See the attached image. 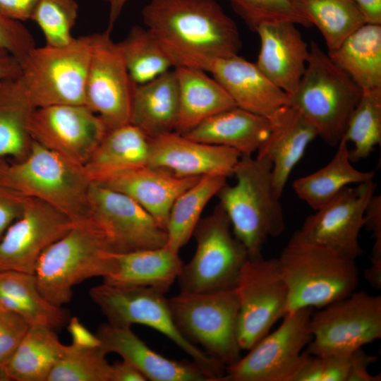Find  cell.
Here are the masks:
<instances>
[{"label":"cell","instance_id":"6da1fadb","mask_svg":"<svg viewBox=\"0 0 381 381\" xmlns=\"http://www.w3.org/2000/svg\"><path fill=\"white\" fill-rule=\"evenodd\" d=\"M142 17L174 68L203 71L210 61L237 55L241 48L235 22L215 0H150Z\"/></svg>","mask_w":381,"mask_h":381},{"label":"cell","instance_id":"7a4b0ae2","mask_svg":"<svg viewBox=\"0 0 381 381\" xmlns=\"http://www.w3.org/2000/svg\"><path fill=\"white\" fill-rule=\"evenodd\" d=\"M272 169L266 157L242 155L233 173L236 183H226L217 194L234 235L251 258L262 256V248L268 238L279 236L285 228Z\"/></svg>","mask_w":381,"mask_h":381},{"label":"cell","instance_id":"3957f363","mask_svg":"<svg viewBox=\"0 0 381 381\" xmlns=\"http://www.w3.org/2000/svg\"><path fill=\"white\" fill-rule=\"evenodd\" d=\"M92 182L83 167L33 140L23 159H0L1 184L46 202L75 223L90 219Z\"/></svg>","mask_w":381,"mask_h":381},{"label":"cell","instance_id":"277c9868","mask_svg":"<svg viewBox=\"0 0 381 381\" xmlns=\"http://www.w3.org/2000/svg\"><path fill=\"white\" fill-rule=\"evenodd\" d=\"M277 260L288 289L286 313L322 308L351 294L358 286L356 260L293 235Z\"/></svg>","mask_w":381,"mask_h":381},{"label":"cell","instance_id":"5b68a950","mask_svg":"<svg viewBox=\"0 0 381 381\" xmlns=\"http://www.w3.org/2000/svg\"><path fill=\"white\" fill-rule=\"evenodd\" d=\"M115 266L104 234L87 219L75 223L44 250L34 275L44 297L62 306L71 300L74 286L92 277L104 279L114 272Z\"/></svg>","mask_w":381,"mask_h":381},{"label":"cell","instance_id":"8992f818","mask_svg":"<svg viewBox=\"0 0 381 381\" xmlns=\"http://www.w3.org/2000/svg\"><path fill=\"white\" fill-rule=\"evenodd\" d=\"M363 91L320 46L310 42L305 72L290 97L328 145L337 146Z\"/></svg>","mask_w":381,"mask_h":381},{"label":"cell","instance_id":"52a82bcc","mask_svg":"<svg viewBox=\"0 0 381 381\" xmlns=\"http://www.w3.org/2000/svg\"><path fill=\"white\" fill-rule=\"evenodd\" d=\"M111 325L147 326L165 335L188 354L209 377L222 381L226 366L190 341L177 327L164 294L150 287L119 286L103 282L89 291Z\"/></svg>","mask_w":381,"mask_h":381},{"label":"cell","instance_id":"ba28073f","mask_svg":"<svg viewBox=\"0 0 381 381\" xmlns=\"http://www.w3.org/2000/svg\"><path fill=\"white\" fill-rule=\"evenodd\" d=\"M90 52V35L30 49L19 61L20 78L34 106L85 104Z\"/></svg>","mask_w":381,"mask_h":381},{"label":"cell","instance_id":"9c48e42d","mask_svg":"<svg viewBox=\"0 0 381 381\" xmlns=\"http://www.w3.org/2000/svg\"><path fill=\"white\" fill-rule=\"evenodd\" d=\"M193 236L196 241L195 253L183 265L177 279L181 292L209 293L234 288L248 254L219 204L200 219Z\"/></svg>","mask_w":381,"mask_h":381},{"label":"cell","instance_id":"30bf717a","mask_svg":"<svg viewBox=\"0 0 381 381\" xmlns=\"http://www.w3.org/2000/svg\"><path fill=\"white\" fill-rule=\"evenodd\" d=\"M174 320L193 343L226 367L240 358L237 338L238 301L234 288L186 293L168 299Z\"/></svg>","mask_w":381,"mask_h":381},{"label":"cell","instance_id":"8fae6325","mask_svg":"<svg viewBox=\"0 0 381 381\" xmlns=\"http://www.w3.org/2000/svg\"><path fill=\"white\" fill-rule=\"evenodd\" d=\"M312 308L287 313L277 329L267 334L244 356L225 368L223 381H294L310 354Z\"/></svg>","mask_w":381,"mask_h":381},{"label":"cell","instance_id":"7c38bea8","mask_svg":"<svg viewBox=\"0 0 381 381\" xmlns=\"http://www.w3.org/2000/svg\"><path fill=\"white\" fill-rule=\"evenodd\" d=\"M313 313L308 352L349 358L381 337V296L354 291Z\"/></svg>","mask_w":381,"mask_h":381},{"label":"cell","instance_id":"4fadbf2b","mask_svg":"<svg viewBox=\"0 0 381 381\" xmlns=\"http://www.w3.org/2000/svg\"><path fill=\"white\" fill-rule=\"evenodd\" d=\"M234 289L238 301L237 338L249 350L286 314L288 289L277 258H248Z\"/></svg>","mask_w":381,"mask_h":381},{"label":"cell","instance_id":"5bb4252c","mask_svg":"<svg viewBox=\"0 0 381 381\" xmlns=\"http://www.w3.org/2000/svg\"><path fill=\"white\" fill-rule=\"evenodd\" d=\"M90 219L104 234L112 253H125L165 246L166 230L135 200L92 182Z\"/></svg>","mask_w":381,"mask_h":381},{"label":"cell","instance_id":"9a60e30c","mask_svg":"<svg viewBox=\"0 0 381 381\" xmlns=\"http://www.w3.org/2000/svg\"><path fill=\"white\" fill-rule=\"evenodd\" d=\"M111 32L90 35L91 52L85 86V105L97 114L108 129L129 123L132 80Z\"/></svg>","mask_w":381,"mask_h":381},{"label":"cell","instance_id":"2e32d148","mask_svg":"<svg viewBox=\"0 0 381 381\" xmlns=\"http://www.w3.org/2000/svg\"><path fill=\"white\" fill-rule=\"evenodd\" d=\"M108 130L85 104L35 107L29 123L33 140L82 167Z\"/></svg>","mask_w":381,"mask_h":381},{"label":"cell","instance_id":"e0dca14e","mask_svg":"<svg viewBox=\"0 0 381 381\" xmlns=\"http://www.w3.org/2000/svg\"><path fill=\"white\" fill-rule=\"evenodd\" d=\"M375 188L373 181L344 188L315 213L307 217L293 236L356 260L362 255L358 235L364 226L366 206Z\"/></svg>","mask_w":381,"mask_h":381},{"label":"cell","instance_id":"ac0fdd59","mask_svg":"<svg viewBox=\"0 0 381 381\" xmlns=\"http://www.w3.org/2000/svg\"><path fill=\"white\" fill-rule=\"evenodd\" d=\"M75 223L40 199L28 197L21 215L0 238V271L34 274L44 250Z\"/></svg>","mask_w":381,"mask_h":381},{"label":"cell","instance_id":"d6986e66","mask_svg":"<svg viewBox=\"0 0 381 381\" xmlns=\"http://www.w3.org/2000/svg\"><path fill=\"white\" fill-rule=\"evenodd\" d=\"M234 149L194 140L174 131L150 138L147 165L181 178L233 175L241 157Z\"/></svg>","mask_w":381,"mask_h":381},{"label":"cell","instance_id":"ffe728a7","mask_svg":"<svg viewBox=\"0 0 381 381\" xmlns=\"http://www.w3.org/2000/svg\"><path fill=\"white\" fill-rule=\"evenodd\" d=\"M231 97L236 107L253 114L270 117L289 97L251 63L237 55L217 58L205 66Z\"/></svg>","mask_w":381,"mask_h":381},{"label":"cell","instance_id":"44dd1931","mask_svg":"<svg viewBox=\"0 0 381 381\" xmlns=\"http://www.w3.org/2000/svg\"><path fill=\"white\" fill-rule=\"evenodd\" d=\"M255 31L260 39L256 66L290 99L306 68L309 56L307 43L296 24L291 22H265Z\"/></svg>","mask_w":381,"mask_h":381},{"label":"cell","instance_id":"7402d4cb","mask_svg":"<svg viewBox=\"0 0 381 381\" xmlns=\"http://www.w3.org/2000/svg\"><path fill=\"white\" fill-rule=\"evenodd\" d=\"M199 178L178 177L166 170L144 165L109 173L92 181L128 196L166 230L172 204Z\"/></svg>","mask_w":381,"mask_h":381},{"label":"cell","instance_id":"603a6c76","mask_svg":"<svg viewBox=\"0 0 381 381\" xmlns=\"http://www.w3.org/2000/svg\"><path fill=\"white\" fill-rule=\"evenodd\" d=\"M95 334L100 348L106 354H119L136 367L147 380L210 381L193 361L171 360L150 349L131 329V327L104 323Z\"/></svg>","mask_w":381,"mask_h":381},{"label":"cell","instance_id":"cb8c5ba5","mask_svg":"<svg viewBox=\"0 0 381 381\" xmlns=\"http://www.w3.org/2000/svg\"><path fill=\"white\" fill-rule=\"evenodd\" d=\"M269 119V134L256 156L266 157L271 162L274 188L281 198L291 171L318 133L291 104L282 107Z\"/></svg>","mask_w":381,"mask_h":381},{"label":"cell","instance_id":"d4e9b609","mask_svg":"<svg viewBox=\"0 0 381 381\" xmlns=\"http://www.w3.org/2000/svg\"><path fill=\"white\" fill-rule=\"evenodd\" d=\"M179 110V84L174 68L135 86L129 123L153 138L175 131Z\"/></svg>","mask_w":381,"mask_h":381},{"label":"cell","instance_id":"484cf974","mask_svg":"<svg viewBox=\"0 0 381 381\" xmlns=\"http://www.w3.org/2000/svg\"><path fill=\"white\" fill-rule=\"evenodd\" d=\"M115 270L103 282L119 286L152 288L165 294L177 280L183 262L165 246L125 253H114Z\"/></svg>","mask_w":381,"mask_h":381},{"label":"cell","instance_id":"4316f807","mask_svg":"<svg viewBox=\"0 0 381 381\" xmlns=\"http://www.w3.org/2000/svg\"><path fill=\"white\" fill-rule=\"evenodd\" d=\"M269 118L235 107L204 121L183 135L205 143L228 147L253 155L267 138Z\"/></svg>","mask_w":381,"mask_h":381},{"label":"cell","instance_id":"83f0119b","mask_svg":"<svg viewBox=\"0 0 381 381\" xmlns=\"http://www.w3.org/2000/svg\"><path fill=\"white\" fill-rule=\"evenodd\" d=\"M174 69L179 93L174 132L183 135L211 116L236 107L222 86L206 72L188 66Z\"/></svg>","mask_w":381,"mask_h":381},{"label":"cell","instance_id":"f1b7e54d","mask_svg":"<svg viewBox=\"0 0 381 381\" xmlns=\"http://www.w3.org/2000/svg\"><path fill=\"white\" fill-rule=\"evenodd\" d=\"M0 309L20 315L30 325H42L56 331L71 319L68 310L44 297L34 274L18 271H0Z\"/></svg>","mask_w":381,"mask_h":381},{"label":"cell","instance_id":"f546056e","mask_svg":"<svg viewBox=\"0 0 381 381\" xmlns=\"http://www.w3.org/2000/svg\"><path fill=\"white\" fill-rule=\"evenodd\" d=\"M327 54L363 92L381 89V25L363 24Z\"/></svg>","mask_w":381,"mask_h":381},{"label":"cell","instance_id":"4dcf8cb0","mask_svg":"<svg viewBox=\"0 0 381 381\" xmlns=\"http://www.w3.org/2000/svg\"><path fill=\"white\" fill-rule=\"evenodd\" d=\"M337 146L335 155L327 165L293 182L297 196L315 211L349 185L371 181L375 177L374 171H361L353 167L348 143L344 138Z\"/></svg>","mask_w":381,"mask_h":381},{"label":"cell","instance_id":"1f68e13d","mask_svg":"<svg viewBox=\"0 0 381 381\" xmlns=\"http://www.w3.org/2000/svg\"><path fill=\"white\" fill-rule=\"evenodd\" d=\"M150 138L130 123L109 129L84 169L91 179L147 165Z\"/></svg>","mask_w":381,"mask_h":381},{"label":"cell","instance_id":"d6a6232c","mask_svg":"<svg viewBox=\"0 0 381 381\" xmlns=\"http://www.w3.org/2000/svg\"><path fill=\"white\" fill-rule=\"evenodd\" d=\"M66 349L56 330L42 325H31L3 365L8 381H47Z\"/></svg>","mask_w":381,"mask_h":381},{"label":"cell","instance_id":"836d02e7","mask_svg":"<svg viewBox=\"0 0 381 381\" xmlns=\"http://www.w3.org/2000/svg\"><path fill=\"white\" fill-rule=\"evenodd\" d=\"M35 107L20 76L0 82V159H23L32 139L29 123Z\"/></svg>","mask_w":381,"mask_h":381},{"label":"cell","instance_id":"e575fe53","mask_svg":"<svg viewBox=\"0 0 381 381\" xmlns=\"http://www.w3.org/2000/svg\"><path fill=\"white\" fill-rule=\"evenodd\" d=\"M226 179L217 174L202 176L178 196L166 225L167 246L179 253L193 236L205 206L226 183Z\"/></svg>","mask_w":381,"mask_h":381},{"label":"cell","instance_id":"d590c367","mask_svg":"<svg viewBox=\"0 0 381 381\" xmlns=\"http://www.w3.org/2000/svg\"><path fill=\"white\" fill-rule=\"evenodd\" d=\"M295 11L322 35L329 52L366 23L352 0H291Z\"/></svg>","mask_w":381,"mask_h":381},{"label":"cell","instance_id":"8d00e7d4","mask_svg":"<svg viewBox=\"0 0 381 381\" xmlns=\"http://www.w3.org/2000/svg\"><path fill=\"white\" fill-rule=\"evenodd\" d=\"M118 45L136 85L147 83L174 68L158 40L146 28L133 26Z\"/></svg>","mask_w":381,"mask_h":381},{"label":"cell","instance_id":"74e56055","mask_svg":"<svg viewBox=\"0 0 381 381\" xmlns=\"http://www.w3.org/2000/svg\"><path fill=\"white\" fill-rule=\"evenodd\" d=\"M353 144L352 163L367 158L381 143V89L364 91L353 110L343 135Z\"/></svg>","mask_w":381,"mask_h":381},{"label":"cell","instance_id":"f35d334b","mask_svg":"<svg viewBox=\"0 0 381 381\" xmlns=\"http://www.w3.org/2000/svg\"><path fill=\"white\" fill-rule=\"evenodd\" d=\"M106 355L99 346L66 345L47 381H110L111 365Z\"/></svg>","mask_w":381,"mask_h":381},{"label":"cell","instance_id":"ab89813d","mask_svg":"<svg viewBox=\"0 0 381 381\" xmlns=\"http://www.w3.org/2000/svg\"><path fill=\"white\" fill-rule=\"evenodd\" d=\"M78 11V5L75 0H40L31 20L42 32L45 45L62 47L75 38L72 30Z\"/></svg>","mask_w":381,"mask_h":381},{"label":"cell","instance_id":"60d3db41","mask_svg":"<svg viewBox=\"0 0 381 381\" xmlns=\"http://www.w3.org/2000/svg\"><path fill=\"white\" fill-rule=\"evenodd\" d=\"M234 11L255 31L265 22L288 21L308 27L310 25L294 9L291 0H229Z\"/></svg>","mask_w":381,"mask_h":381},{"label":"cell","instance_id":"b9f144b4","mask_svg":"<svg viewBox=\"0 0 381 381\" xmlns=\"http://www.w3.org/2000/svg\"><path fill=\"white\" fill-rule=\"evenodd\" d=\"M349 373V358L310 356L294 381H346Z\"/></svg>","mask_w":381,"mask_h":381},{"label":"cell","instance_id":"7bdbcfd3","mask_svg":"<svg viewBox=\"0 0 381 381\" xmlns=\"http://www.w3.org/2000/svg\"><path fill=\"white\" fill-rule=\"evenodd\" d=\"M30 326L20 315L0 309V365L11 358Z\"/></svg>","mask_w":381,"mask_h":381},{"label":"cell","instance_id":"ee69618b","mask_svg":"<svg viewBox=\"0 0 381 381\" xmlns=\"http://www.w3.org/2000/svg\"><path fill=\"white\" fill-rule=\"evenodd\" d=\"M35 47L31 32L21 22L0 15V50L10 53L20 61Z\"/></svg>","mask_w":381,"mask_h":381},{"label":"cell","instance_id":"f6af8a7d","mask_svg":"<svg viewBox=\"0 0 381 381\" xmlns=\"http://www.w3.org/2000/svg\"><path fill=\"white\" fill-rule=\"evenodd\" d=\"M28 197L0 183V238L22 214Z\"/></svg>","mask_w":381,"mask_h":381},{"label":"cell","instance_id":"bcb514c9","mask_svg":"<svg viewBox=\"0 0 381 381\" xmlns=\"http://www.w3.org/2000/svg\"><path fill=\"white\" fill-rule=\"evenodd\" d=\"M364 226L372 233L374 244L371 264L381 265V196L373 195L364 213Z\"/></svg>","mask_w":381,"mask_h":381},{"label":"cell","instance_id":"7dc6e473","mask_svg":"<svg viewBox=\"0 0 381 381\" xmlns=\"http://www.w3.org/2000/svg\"><path fill=\"white\" fill-rule=\"evenodd\" d=\"M349 373L346 381H380V374L372 375L368 372L370 365L375 363L377 358L368 354L362 348L354 351L349 357Z\"/></svg>","mask_w":381,"mask_h":381},{"label":"cell","instance_id":"c3c4849f","mask_svg":"<svg viewBox=\"0 0 381 381\" xmlns=\"http://www.w3.org/2000/svg\"><path fill=\"white\" fill-rule=\"evenodd\" d=\"M40 0H0V15L21 22L31 20Z\"/></svg>","mask_w":381,"mask_h":381},{"label":"cell","instance_id":"681fc988","mask_svg":"<svg viewBox=\"0 0 381 381\" xmlns=\"http://www.w3.org/2000/svg\"><path fill=\"white\" fill-rule=\"evenodd\" d=\"M146 377L133 364L127 361L115 362L111 365L110 381H145Z\"/></svg>","mask_w":381,"mask_h":381},{"label":"cell","instance_id":"f907efd6","mask_svg":"<svg viewBox=\"0 0 381 381\" xmlns=\"http://www.w3.org/2000/svg\"><path fill=\"white\" fill-rule=\"evenodd\" d=\"M68 329L73 339L72 343L85 346H99L96 334L91 333L78 318H71L68 323Z\"/></svg>","mask_w":381,"mask_h":381},{"label":"cell","instance_id":"816d5d0a","mask_svg":"<svg viewBox=\"0 0 381 381\" xmlns=\"http://www.w3.org/2000/svg\"><path fill=\"white\" fill-rule=\"evenodd\" d=\"M20 75L18 60L10 53L0 50V82L18 78Z\"/></svg>","mask_w":381,"mask_h":381},{"label":"cell","instance_id":"f5cc1de1","mask_svg":"<svg viewBox=\"0 0 381 381\" xmlns=\"http://www.w3.org/2000/svg\"><path fill=\"white\" fill-rule=\"evenodd\" d=\"M368 23L381 25V0H352Z\"/></svg>","mask_w":381,"mask_h":381},{"label":"cell","instance_id":"db71d44e","mask_svg":"<svg viewBox=\"0 0 381 381\" xmlns=\"http://www.w3.org/2000/svg\"><path fill=\"white\" fill-rule=\"evenodd\" d=\"M109 4V23L107 30L111 32L114 23L119 17L124 5L128 0H104Z\"/></svg>","mask_w":381,"mask_h":381},{"label":"cell","instance_id":"11a10c76","mask_svg":"<svg viewBox=\"0 0 381 381\" xmlns=\"http://www.w3.org/2000/svg\"><path fill=\"white\" fill-rule=\"evenodd\" d=\"M366 281L375 289L381 288V266L371 264L364 272Z\"/></svg>","mask_w":381,"mask_h":381}]
</instances>
